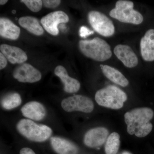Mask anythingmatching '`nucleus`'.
Listing matches in <instances>:
<instances>
[{
	"label": "nucleus",
	"mask_w": 154,
	"mask_h": 154,
	"mask_svg": "<svg viewBox=\"0 0 154 154\" xmlns=\"http://www.w3.org/2000/svg\"><path fill=\"white\" fill-rule=\"evenodd\" d=\"M154 115L153 110L149 107L136 108L126 112L124 117L128 133L138 137L146 136L152 129L150 120Z\"/></svg>",
	"instance_id": "obj_1"
},
{
	"label": "nucleus",
	"mask_w": 154,
	"mask_h": 154,
	"mask_svg": "<svg viewBox=\"0 0 154 154\" xmlns=\"http://www.w3.org/2000/svg\"><path fill=\"white\" fill-rule=\"evenodd\" d=\"M79 48L84 55L97 61H105L112 55L110 45L98 37L91 40H80Z\"/></svg>",
	"instance_id": "obj_2"
},
{
	"label": "nucleus",
	"mask_w": 154,
	"mask_h": 154,
	"mask_svg": "<svg viewBox=\"0 0 154 154\" xmlns=\"http://www.w3.org/2000/svg\"><path fill=\"white\" fill-rule=\"evenodd\" d=\"M95 98L96 102L100 106L117 110L123 107L127 96L119 88L110 85L97 91Z\"/></svg>",
	"instance_id": "obj_3"
},
{
	"label": "nucleus",
	"mask_w": 154,
	"mask_h": 154,
	"mask_svg": "<svg viewBox=\"0 0 154 154\" xmlns=\"http://www.w3.org/2000/svg\"><path fill=\"white\" fill-rule=\"evenodd\" d=\"M17 129L19 133L29 140L42 142L47 140L52 134L49 127L36 124L28 119H22L17 123Z\"/></svg>",
	"instance_id": "obj_4"
},
{
	"label": "nucleus",
	"mask_w": 154,
	"mask_h": 154,
	"mask_svg": "<svg viewBox=\"0 0 154 154\" xmlns=\"http://www.w3.org/2000/svg\"><path fill=\"white\" fill-rule=\"evenodd\" d=\"M109 15L119 22L134 25H139L143 20L141 14L134 9L133 2L126 0L117 1L115 8L110 11Z\"/></svg>",
	"instance_id": "obj_5"
},
{
	"label": "nucleus",
	"mask_w": 154,
	"mask_h": 154,
	"mask_svg": "<svg viewBox=\"0 0 154 154\" xmlns=\"http://www.w3.org/2000/svg\"><path fill=\"white\" fill-rule=\"evenodd\" d=\"M88 19L93 29L102 36L109 37L115 33L113 22L103 13L97 11H91L88 14Z\"/></svg>",
	"instance_id": "obj_6"
},
{
	"label": "nucleus",
	"mask_w": 154,
	"mask_h": 154,
	"mask_svg": "<svg viewBox=\"0 0 154 154\" xmlns=\"http://www.w3.org/2000/svg\"><path fill=\"white\" fill-rule=\"evenodd\" d=\"M61 107L68 112L81 111L90 113L94 109V104L91 99L82 95H76L64 99Z\"/></svg>",
	"instance_id": "obj_7"
},
{
	"label": "nucleus",
	"mask_w": 154,
	"mask_h": 154,
	"mask_svg": "<svg viewBox=\"0 0 154 154\" xmlns=\"http://www.w3.org/2000/svg\"><path fill=\"white\" fill-rule=\"evenodd\" d=\"M69 21V17L65 12L57 11L51 12L42 17L40 23L48 33L57 36L59 32L57 28L59 24L66 23Z\"/></svg>",
	"instance_id": "obj_8"
},
{
	"label": "nucleus",
	"mask_w": 154,
	"mask_h": 154,
	"mask_svg": "<svg viewBox=\"0 0 154 154\" xmlns=\"http://www.w3.org/2000/svg\"><path fill=\"white\" fill-rule=\"evenodd\" d=\"M14 79L22 83H33L41 80V73L29 63L21 64L13 72Z\"/></svg>",
	"instance_id": "obj_9"
},
{
	"label": "nucleus",
	"mask_w": 154,
	"mask_h": 154,
	"mask_svg": "<svg viewBox=\"0 0 154 154\" xmlns=\"http://www.w3.org/2000/svg\"><path fill=\"white\" fill-rule=\"evenodd\" d=\"M108 134V131L105 128H93L86 133L84 137V143L89 147H98L105 143Z\"/></svg>",
	"instance_id": "obj_10"
},
{
	"label": "nucleus",
	"mask_w": 154,
	"mask_h": 154,
	"mask_svg": "<svg viewBox=\"0 0 154 154\" xmlns=\"http://www.w3.org/2000/svg\"><path fill=\"white\" fill-rule=\"evenodd\" d=\"M114 54L121 61L125 66L128 68H134L137 65L138 59L129 46L125 45H118L114 48Z\"/></svg>",
	"instance_id": "obj_11"
},
{
	"label": "nucleus",
	"mask_w": 154,
	"mask_h": 154,
	"mask_svg": "<svg viewBox=\"0 0 154 154\" xmlns=\"http://www.w3.org/2000/svg\"><path fill=\"white\" fill-rule=\"evenodd\" d=\"M54 74L60 79L64 85V91L67 93L73 94L78 92L81 87L78 80L69 76L65 68L62 66H58L54 69Z\"/></svg>",
	"instance_id": "obj_12"
},
{
	"label": "nucleus",
	"mask_w": 154,
	"mask_h": 154,
	"mask_svg": "<svg viewBox=\"0 0 154 154\" xmlns=\"http://www.w3.org/2000/svg\"><path fill=\"white\" fill-rule=\"evenodd\" d=\"M0 50L11 63L22 64L28 59L26 53L21 48L16 46L5 44L1 45Z\"/></svg>",
	"instance_id": "obj_13"
},
{
	"label": "nucleus",
	"mask_w": 154,
	"mask_h": 154,
	"mask_svg": "<svg viewBox=\"0 0 154 154\" xmlns=\"http://www.w3.org/2000/svg\"><path fill=\"white\" fill-rule=\"evenodd\" d=\"M22 114L26 118L40 121L45 118L46 111L42 104L36 101H32L25 104L21 108Z\"/></svg>",
	"instance_id": "obj_14"
},
{
	"label": "nucleus",
	"mask_w": 154,
	"mask_h": 154,
	"mask_svg": "<svg viewBox=\"0 0 154 154\" xmlns=\"http://www.w3.org/2000/svg\"><path fill=\"white\" fill-rule=\"evenodd\" d=\"M140 47L141 54L144 60L148 62L154 60V29L146 31L141 39Z\"/></svg>",
	"instance_id": "obj_15"
},
{
	"label": "nucleus",
	"mask_w": 154,
	"mask_h": 154,
	"mask_svg": "<svg viewBox=\"0 0 154 154\" xmlns=\"http://www.w3.org/2000/svg\"><path fill=\"white\" fill-rule=\"evenodd\" d=\"M52 148L58 154H77L79 149L77 146L67 140L58 137L50 139Z\"/></svg>",
	"instance_id": "obj_16"
},
{
	"label": "nucleus",
	"mask_w": 154,
	"mask_h": 154,
	"mask_svg": "<svg viewBox=\"0 0 154 154\" xmlns=\"http://www.w3.org/2000/svg\"><path fill=\"white\" fill-rule=\"evenodd\" d=\"M20 29L10 19L2 17L0 19V35L3 38L16 40L20 36Z\"/></svg>",
	"instance_id": "obj_17"
},
{
	"label": "nucleus",
	"mask_w": 154,
	"mask_h": 154,
	"mask_svg": "<svg viewBox=\"0 0 154 154\" xmlns=\"http://www.w3.org/2000/svg\"><path fill=\"white\" fill-rule=\"evenodd\" d=\"M100 66L102 72L110 81L122 87H126L128 85V80L118 70L108 65H100Z\"/></svg>",
	"instance_id": "obj_18"
},
{
	"label": "nucleus",
	"mask_w": 154,
	"mask_h": 154,
	"mask_svg": "<svg viewBox=\"0 0 154 154\" xmlns=\"http://www.w3.org/2000/svg\"><path fill=\"white\" fill-rule=\"evenodd\" d=\"M19 23L22 28L36 36H41L44 33L43 28L35 17L30 16L21 17L19 19Z\"/></svg>",
	"instance_id": "obj_19"
},
{
	"label": "nucleus",
	"mask_w": 154,
	"mask_h": 154,
	"mask_svg": "<svg viewBox=\"0 0 154 154\" xmlns=\"http://www.w3.org/2000/svg\"><path fill=\"white\" fill-rule=\"evenodd\" d=\"M22 103V99L17 93L9 94L4 96L1 101V105L6 110H12L18 107Z\"/></svg>",
	"instance_id": "obj_20"
},
{
	"label": "nucleus",
	"mask_w": 154,
	"mask_h": 154,
	"mask_svg": "<svg viewBox=\"0 0 154 154\" xmlns=\"http://www.w3.org/2000/svg\"><path fill=\"white\" fill-rule=\"evenodd\" d=\"M120 136L117 133L113 132L109 136L105 145L106 154H116L120 146Z\"/></svg>",
	"instance_id": "obj_21"
},
{
	"label": "nucleus",
	"mask_w": 154,
	"mask_h": 154,
	"mask_svg": "<svg viewBox=\"0 0 154 154\" xmlns=\"http://www.w3.org/2000/svg\"><path fill=\"white\" fill-rule=\"evenodd\" d=\"M20 2L24 3L29 10L35 13L39 12L43 5L42 1L41 0H22Z\"/></svg>",
	"instance_id": "obj_22"
},
{
	"label": "nucleus",
	"mask_w": 154,
	"mask_h": 154,
	"mask_svg": "<svg viewBox=\"0 0 154 154\" xmlns=\"http://www.w3.org/2000/svg\"><path fill=\"white\" fill-rule=\"evenodd\" d=\"M61 1L60 0H44L42 1L43 5L48 8H54L60 5Z\"/></svg>",
	"instance_id": "obj_23"
},
{
	"label": "nucleus",
	"mask_w": 154,
	"mask_h": 154,
	"mask_svg": "<svg viewBox=\"0 0 154 154\" xmlns=\"http://www.w3.org/2000/svg\"><path fill=\"white\" fill-rule=\"evenodd\" d=\"M79 32L80 36L82 37H87L94 33V31L90 30L85 26H82L80 28Z\"/></svg>",
	"instance_id": "obj_24"
},
{
	"label": "nucleus",
	"mask_w": 154,
	"mask_h": 154,
	"mask_svg": "<svg viewBox=\"0 0 154 154\" xmlns=\"http://www.w3.org/2000/svg\"><path fill=\"white\" fill-rule=\"evenodd\" d=\"M8 64L7 59L2 53H0V69H4L7 66Z\"/></svg>",
	"instance_id": "obj_25"
},
{
	"label": "nucleus",
	"mask_w": 154,
	"mask_h": 154,
	"mask_svg": "<svg viewBox=\"0 0 154 154\" xmlns=\"http://www.w3.org/2000/svg\"><path fill=\"white\" fill-rule=\"evenodd\" d=\"M20 154H36L33 150L29 148H23L20 151Z\"/></svg>",
	"instance_id": "obj_26"
},
{
	"label": "nucleus",
	"mask_w": 154,
	"mask_h": 154,
	"mask_svg": "<svg viewBox=\"0 0 154 154\" xmlns=\"http://www.w3.org/2000/svg\"><path fill=\"white\" fill-rule=\"evenodd\" d=\"M8 2V0H1V1H0V5H3L6 4Z\"/></svg>",
	"instance_id": "obj_27"
},
{
	"label": "nucleus",
	"mask_w": 154,
	"mask_h": 154,
	"mask_svg": "<svg viewBox=\"0 0 154 154\" xmlns=\"http://www.w3.org/2000/svg\"><path fill=\"white\" fill-rule=\"evenodd\" d=\"M122 154H131V153L129 152H123V153H122Z\"/></svg>",
	"instance_id": "obj_28"
},
{
	"label": "nucleus",
	"mask_w": 154,
	"mask_h": 154,
	"mask_svg": "<svg viewBox=\"0 0 154 154\" xmlns=\"http://www.w3.org/2000/svg\"><path fill=\"white\" fill-rule=\"evenodd\" d=\"M12 13L14 14H16V11H15V10H14V11H12Z\"/></svg>",
	"instance_id": "obj_29"
}]
</instances>
